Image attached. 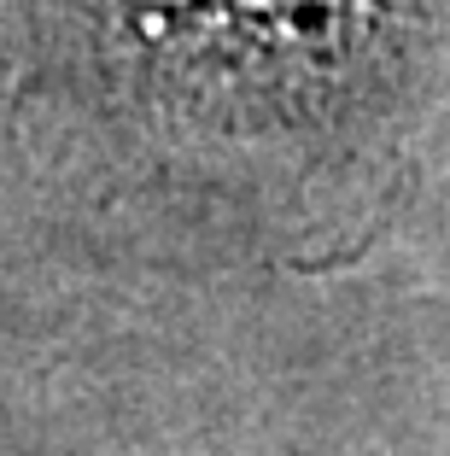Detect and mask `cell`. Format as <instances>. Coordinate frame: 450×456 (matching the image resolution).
<instances>
[{
  "label": "cell",
  "instance_id": "cell-1",
  "mask_svg": "<svg viewBox=\"0 0 450 456\" xmlns=\"http://www.w3.org/2000/svg\"><path fill=\"white\" fill-rule=\"evenodd\" d=\"M94 298L70 287L59 257L47 252L6 134H0V380L36 369V357L59 346V328L94 316Z\"/></svg>",
  "mask_w": 450,
  "mask_h": 456
}]
</instances>
